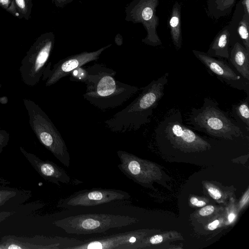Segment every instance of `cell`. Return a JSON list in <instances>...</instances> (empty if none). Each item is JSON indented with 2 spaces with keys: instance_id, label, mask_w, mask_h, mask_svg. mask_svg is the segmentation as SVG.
I'll return each instance as SVG.
<instances>
[{
  "instance_id": "1",
  "label": "cell",
  "mask_w": 249,
  "mask_h": 249,
  "mask_svg": "<svg viewBox=\"0 0 249 249\" xmlns=\"http://www.w3.org/2000/svg\"><path fill=\"white\" fill-rule=\"evenodd\" d=\"M166 72L141 88L138 96L128 105L104 122L111 131L124 133L138 130L149 124L154 110L163 96L168 83Z\"/></svg>"
},
{
  "instance_id": "2",
  "label": "cell",
  "mask_w": 249,
  "mask_h": 249,
  "mask_svg": "<svg viewBox=\"0 0 249 249\" xmlns=\"http://www.w3.org/2000/svg\"><path fill=\"white\" fill-rule=\"evenodd\" d=\"M86 69L88 76L83 97L102 111L121 106L141 89L117 80L116 72L103 64H94Z\"/></svg>"
},
{
  "instance_id": "3",
  "label": "cell",
  "mask_w": 249,
  "mask_h": 249,
  "mask_svg": "<svg viewBox=\"0 0 249 249\" xmlns=\"http://www.w3.org/2000/svg\"><path fill=\"white\" fill-rule=\"evenodd\" d=\"M186 124L192 128L209 135L231 138L242 134L240 128L218 103L206 97L200 108L193 107L186 119Z\"/></svg>"
},
{
  "instance_id": "4",
  "label": "cell",
  "mask_w": 249,
  "mask_h": 249,
  "mask_svg": "<svg viewBox=\"0 0 249 249\" xmlns=\"http://www.w3.org/2000/svg\"><path fill=\"white\" fill-rule=\"evenodd\" d=\"M29 124L39 142L64 166L69 167L70 156L60 133L47 115L35 102L23 99Z\"/></svg>"
},
{
  "instance_id": "5",
  "label": "cell",
  "mask_w": 249,
  "mask_h": 249,
  "mask_svg": "<svg viewBox=\"0 0 249 249\" xmlns=\"http://www.w3.org/2000/svg\"><path fill=\"white\" fill-rule=\"evenodd\" d=\"M135 222V218L128 215L99 213L70 216L53 224L69 234H89L128 226Z\"/></svg>"
},
{
  "instance_id": "6",
  "label": "cell",
  "mask_w": 249,
  "mask_h": 249,
  "mask_svg": "<svg viewBox=\"0 0 249 249\" xmlns=\"http://www.w3.org/2000/svg\"><path fill=\"white\" fill-rule=\"evenodd\" d=\"M55 42L53 32L41 34L35 40L23 58L19 72L23 82L26 85H37L42 77Z\"/></svg>"
},
{
  "instance_id": "7",
  "label": "cell",
  "mask_w": 249,
  "mask_h": 249,
  "mask_svg": "<svg viewBox=\"0 0 249 249\" xmlns=\"http://www.w3.org/2000/svg\"><path fill=\"white\" fill-rule=\"evenodd\" d=\"M130 196L127 192L114 189L92 188L74 192L60 199L57 208L72 209L100 206L122 204L128 202Z\"/></svg>"
},
{
  "instance_id": "8",
  "label": "cell",
  "mask_w": 249,
  "mask_h": 249,
  "mask_svg": "<svg viewBox=\"0 0 249 249\" xmlns=\"http://www.w3.org/2000/svg\"><path fill=\"white\" fill-rule=\"evenodd\" d=\"M160 0H132L125 8V20L142 24L146 31L142 40L144 44L157 47L162 44L157 33L159 18L156 14Z\"/></svg>"
},
{
  "instance_id": "9",
  "label": "cell",
  "mask_w": 249,
  "mask_h": 249,
  "mask_svg": "<svg viewBox=\"0 0 249 249\" xmlns=\"http://www.w3.org/2000/svg\"><path fill=\"white\" fill-rule=\"evenodd\" d=\"M156 132L178 145L197 146L207 144L183 124L181 112L178 109L168 112L157 126Z\"/></svg>"
},
{
  "instance_id": "10",
  "label": "cell",
  "mask_w": 249,
  "mask_h": 249,
  "mask_svg": "<svg viewBox=\"0 0 249 249\" xmlns=\"http://www.w3.org/2000/svg\"><path fill=\"white\" fill-rule=\"evenodd\" d=\"M83 241L63 237L7 235L0 239V249H71Z\"/></svg>"
},
{
  "instance_id": "11",
  "label": "cell",
  "mask_w": 249,
  "mask_h": 249,
  "mask_svg": "<svg viewBox=\"0 0 249 249\" xmlns=\"http://www.w3.org/2000/svg\"><path fill=\"white\" fill-rule=\"evenodd\" d=\"M112 45L109 44L92 52L84 51L60 60L52 69L47 65L42 75L45 85L50 86L66 77L75 69L98 59L102 53Z\"/></svg>"
},
{
  "instance_id": "12",
  "label": "cell",
  "mask_w": 249,
  "mask_h": 249,
  "mask_svg": "<svg viewBox=\"0 0 249 249\" xmlns=\"http://www.w3.org/2000/svg\"><path fill=\"white\" fill-rule=\"evenodd\" d=\"M192 52L210 73L232 88L245 91L249 95V80L240 76L221 58H216L206 53L193 50Z\"/></svg>"
},
{
  "instance_id": "13",
  "label": "cell",
  "mask_w": 249,
  "mask_h": 249,
  "mask_svg": "<svg viewBox=\"0 0 249 249\" xmlns=\"http://www.w3.org/2000/svg\"><path fill=\"white\" fill-rule=\"evenodd\" d=\"M21 153L30 164L44 179L60 186V183L68 184L71 182L69 174L55 163L40 159L36 155L27 152L20 146Z\"/></svg>"
},
{
  "instance_id": "14",
  "label": "cell",
  "mask_w": 249,
  "mask_h": 249,
  "mask_svg": "<svg viewBox=\"0 0 249 249\" xmlns=\"http://www.w3.org/2000/svg\"><path fill=\"white\" fill-rule=\"evenodd\" d=\"M137 231H128L83 241L71 249H126L128 246L137 241Z\"/></svg>"
},
{
  "instance_id": "15",
  "label": "cell",
  "mask_w": 249,
  "mask_h": 249,
  "mask_svg": "<svg viewBox=\"0 0 249 249\" xmlns=\"http://www.w3.org/2000/svg\"><path fill=\"white\" fill-rule=\"evenodd\" d=\"M231 35V29L229 26L225 27L215 36L206 53L215 58H229L230 54L228 46Z\"/></svg>"
},
{
  "instance_id": "16",
  "label": "cell",
  "mask_w": 249,
  "mask_h": 249,
  "mask_svg": "<svg viewBox=\"0 0 249 249\" xmlns=\"http://www.w3.org/2000/svg\"><path fill=\"white\" fill-rule=\"evenodd\" d=\"M230 60L238 72L249 80V51L236 42L231 50Z\"/></svg>"
},
{
  "instance_id": "17",
  "label": "cell",
  "mask_w": 249,
  "mask_h": 249,
  "mask_svg": "<svg viewBox=\"0 0 249 249\" xmlns=\"http://www.w3.org/2000/svg\"><path fill=\"white\" fill-rule=\"evenodd\" d=\"M169 24L173 43L176 49L179 50L182 46V37L181 28V5L178 1H176L172 7Z\"/></svg>"
},
{
  "instance_id": "18",
  "label": "cell",
  "mask_w": 249,
  "mask_h": 249,
  "mask_svg": "<svg viewBox=\"0 0 249 249\" xmlns=\"http://www.w3.org/2000/svg\"><path fill=\"white\" fill-rule=\"evenodd\" d=\"M31 196L30 191L0 185V207L11 202L23 203Z\"/></svg>"
},
{
  "instance_id": "19",
  "label": "cell",
  "mask_w": 249,
  "mask_h": 249,
  "mask_svg": "<svg viewBox=\"0 0 249 249\" xmlns=\"http://www.w3.org/2000/svg\"><path fill=\"white\" fill-rule=\"evenodd\" d=\"M236 0H208L207 12L212 18L218 20L231 12Z\"/></svg>"
},
{
  "instance_id": "20",
  "label": "cell",
  "mask_w": 249,
  "mask_h": 249,
  "mask_svg": "<svg viewBox=\"0 0 249 249\" xmlns=\"http://www.w3.org/2000/svg\"><path fill=\"white\" fill-rule=\"evenodd\" d=\"M32 7V0H12L7 12L19 19L29 20Z\"/></svg>"
},
{
  "instance_id": "21",
  "label": "cell",
  "mask_w": 249,
  "mask_h": 249,
  "mask_svg": "<svg viewBox=\"0 0 249 249\" xmlns=\"http://www.w3.org/2000/svg\"><path fill=\"white\" fill-rule=\"evenodd\" d=\"M249 15L243 13L239 21L237 28V33L243 42L244 47L249 51Z\"/></svg>"
},
{
  "instance_id": "22",
  "label": "cell",
  "mask_w": 249,
  "mask_h": 249,
  "mask_svg": "<svg viewBox=\"0 0 249 249\" xmlns=\"http://www.w3.org/2000/svg\"><path fill=\"white\" fill-rule=\"evenodd\" d=\"M249 97L242 101L238 105H234L232 110L237 117L241 120L246 125L247 128H249Z\"/></svg>"
},
{
  "instance_id": "23",
  "label": "cell",
  "mask_w": 249,
  "mask_h": 249,
  "mask_svg": "<svg viewBox=\"0 0 249 249\" xmlns=\"http://www.w3.org/2000/svg\"><path fill=\"white\" fill-rule=\"evenodd\" d=\"M69 75L71 81L80 82L85 84L88 79V72L86 68L81 66L74 69Z\"/></svg>"
},
{
  "instance_id": "24",
  "label": "cell",
  "mask_w": 249,
  "mask_h": 249,
  "mask_svg": "<svg viewBox=\"0 0 249 249\" xmlns=\"http://www.w3.org/2000/svg\"><path fill=\"white\" fill-rule=\"evenodd\" d=\"M9 141V134L4 130L0 129V154L8 145Z\"/></svg>"
},
{
  "instance_id": "25",
  "label": "cell",
  "mask_w": 249,
  "mask_h": 249,
  "mask_svg": "<svg viewBox=\"0 0 249 249\" xmlns=\"http://www.w3.org/2000/svg\"><path fill=\"white\" fill-rule=\"evenodd\" d=\"M214 208L212 205H208L202 208L199 212L200 215L202 216L209 215L214 211Z\"/></svg>"
},
{
  "instance_id": "26",
  "label": "cell",
  "mask_w": 249,
  "mask_h": 249,
  "mask_svg": "<svg viewBox=\"0 0 249 249\" xmlns=\"http://www.w3.org/2000/svg\"><path fill=\"white\" fill-rule=\"evenodd\" d=\"M74 0H52V3L58 8H63Z\"/></svg>"
},
{
  "instance_id": "27",
  "label": "cell",
  "mask_w": 249,
  "mask_h": 249,
  "mask_svg": "<svg viewBox=\"0 0 249 249\" xmlns=\"http://www.w3.org/2000/svg\"><path fill=\"white\" fill-rule=\"evenodd\" d=\"M209 195L214 199H218L221 197L220 192L213 187H210L208 190Z\"/></svg>"
},
{
  "instance_id": "28",
  "label": "cell",
  "mask_w": 249,
  "mask_h": 249,
  "mask_svg": "<svg viewBox=\"0 0 249 249\" xmlns=\"http://www.w3.org/2000/svg\"><path fill=\"white\" fill-rule=\"evenodd\" d=\"M15 213L14 211H0V223L6 220Z\"/></svg>"
},
{
  "instance_id": "29",
  "label": "cell",
  "mask_w": 249,
  "mask_h": 249,
  "mask_svg": "<svg viewBox=\"0 0 249 249\" xmlns=\"http://www.w3.org/2000/svg\"><path fill=\"white\" fill-rule=\"evenodd\" d=\"M163 241V237L160 235H155L150 238L149 242L152 244H157Z\"/></svg>"
},
{
  "instance_id": "30",
  "label": "cell",
  "mask_w": 249,
  "mask_h": 249,
  "mask_svg": "<svg viewBox=\"0 0 249 249\" xmlns=\"http://www.w3.org/2000/svg\"><path fill=\"white\" fill-rule=\"evenodd\" d=\"M192 204L197 207H202L205 205L206 203L203 201L199 200L196 197H192L190 199Z\"/></svg>"
},
{
  "instance_id": "31",
  "label": "cell",
  "mask_w": 249,
  "mask_h": 249,
  "mask_svg": "<svg viewBox=\"0 0 249 249\" xmlns=\"http://www.w3.org/2000/svg\"><path fill=\"white\" fill-rule=\"evenodd\" d=\"M11 2L12 0H0V6L7 12Z\"/></svg>"
},
{
  "instance_id": "32",
  "label": "cell",
  "mask_w": 249,
  "mask_h": 249,
  "mask_svg": "<svg viewBox=\"0 0 249 249\" xmlns=\"http://www.w3.org/2000/svg\"><path fill=\"white\" fill-rule=\"evenodd\" d=\"M241 4L244 13L249 15V0H242Z\"/></svg>"
},
{
  "instance_id": "33",
  "label": "cell",
  "mask_w": 249,
  "mask_h": 249,
  "mask_svg": "<svg viewBox=\"0 0 249 249\" xmlns=\"http://www.w3.org/2000/svg\"><path fill=\"white\" fill-rule=\"evenodd\" d=\"M219 224V221L218 220H215L208 224V228L210 230H214L217 228Z\"/></svg>"
},
{
  "instance_id": "34",
  "label": "cell",
  "mask_w": 249,
  "mask_h": 249,
  "mask_svg": "<svg viewBox=\"0 0 249 249\" xmlns=\"http://www.w3.org/2000/svg\"><path fill=\"white\" fill-rule=\"evenodd\" d=\"M115 40L117 45H121L122 44L123 37L120 34H118L116 35Z\"/></svg>"
},
{
  "instance_id": "35",
  "label": "cell",
  "mask_w": 249,
  "mask_h": 249,
  "mask_svg": "<svg viewBox=\"0 0 249 249\" xmlns=\"http://www.w3.org/2000/svg\"><path fill=\"white\" fill-rule=\"evenodd\" d=\"M235 215L234 213H231L228 216L229 221L230 222H232L235 218Z\"/></svg>"
},
{
  "instance_id": "36",
  "label": "cell",
  "mask_w": 249,
  "mask_h": 249,
  "mask_svg": "<svg viewBox=\"0 0 249 249\" xmlns=\"http://www.w3.org/2000/svg\"><path fill=\"white\" fill-rule=\"evenodd\" d=\"M2 180H3L2 177L0 176V183H1L2 182Z\"/></svg>"
},
{
  "instance_id": "37",
  "label": "cell",
  "mask_w": 249,
  "mask_h": 249,
  "mask_svg": "<svg viewBox=\"0 0 249 249\" xmlns=\"http://www.w3.org/2000/svg\"><path fill=\"white\" fill-rule=\"evenodd\" d=\"M1 88V85H0V88Z\"/></svg>"
}]
</instances>
